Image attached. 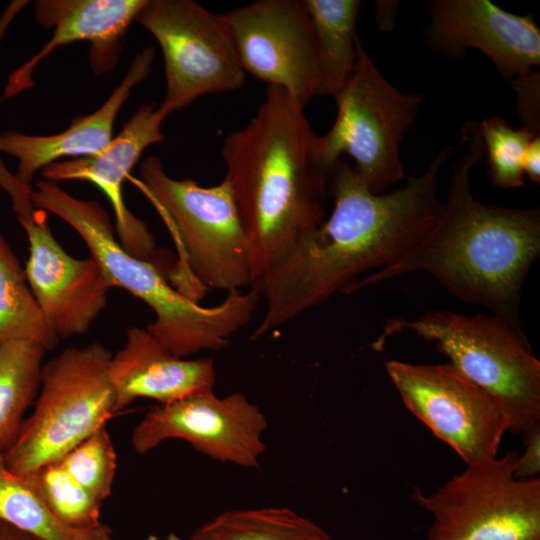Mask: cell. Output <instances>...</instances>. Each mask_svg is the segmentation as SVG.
<instances>
[{
    "label": "cell",
    "instance_id": "1",
    "mask_svg": "<svg viewBox=\"0 0 540 540\" xmlns=\"http://www.w3.org/2000/svg\"><path fill=\"white\" fill-rule=\"evenodd\" d=\"M461 140V139H460ZM442 148L418 176L387 194H373L352 166L339 159L329 174L334 208L302 235L255 285L265 301L251 339L263 337L336 292L347 293L359 276L384 268L410 251L431 229L442 202L436 179L461 145Z\"/></svg>",
    "mask_w": 540,
    "mask_h": 540
},
{
    "label": "cell",
    "instance_id": "2",
    "mask_svg": "<svg viewBox=\"0 0 540 540\" xmlns=\"http://www.w3.org/2000/svg\"><path fill=\"white\" fill-rule=\"evenodd\" d=\"M461 138L467 150L451 168L446 200L431 229L410 251L359 279L347 293L425 271L462 302L487 308L525 335L522 293L540 254V209L477 201L470 176L485 155L479 123L466 121Z\"/></svg>",
    "mask_w": 540,
    "mask_h": 540
},
{
    "label": "cell",
    "instance_id": "3",
    "mask_svg": "<svg viewBox=\"0 0 540 540\" xmlns=\"http://www.w3.org/2000/svg\"><path fill=\"white\" fill-rule=\"evenodd\" d=\"M314 136L304 106L269 85L256 115L224 139V178L248 238L254 286L323 222L329 174L314 159Z\"/></svg>",
    "mask_w": 540,
    "mask_h": 540
},
{
    "label": "cell",
    "instance_id": "4",
    "mask_svg": "<svg viewBox=\"0 0 540 540\" xmlns=\"http://www.w3.org/2000/svg\"><path fill=\"white\" fill-rule=\"evenodd\" d=\"M32 203L79 234L112 288L125 289L153 311L154 320L146 329L178 357L225 348L258 309L261 295L256 287L228 292L212 307L201 306L180 292L156 263L137 258L121 246L109 214L95 200L76 198L58 183L42 179L32 189Z\"/></svg>",
    "mask_w": 540,
    "mask_h": 540
},
{
    "label": "cell",
    "instance_id": "5",
    "mask_svg": "<svg viewBox=\"0 0 540 540\" xmlns=\"http://www.w3.org/2000/svg\"><path fill=\"white\" fill-rule=\"evenodd\" d=\"M138 186L155 206L178 251L171 276L226 293L254 286L250 247L227 179L210 187L169 176L156 156L143 160Z\"/></svg>",
    "mask_w": 540,
    "mask_h": 540
},
{
    "label": "cell",
    "instance_id": "6",
    "mask_svg": "<svg viewBox=\"0 0 540 540\" xmlns=\"http://www.w3.org/2000/svg\"><path fill=\"white\" fill-rule=\"evenodd\" d=\"M412 332L436 344L454 367L488 393L508 419V432L523 434L540 423V362L526 335L492 315L432 310L415 319H388L373 342L382 350L396 334Z\"/></svg>",
    "mask_w": 540,
    "mask_h": 540
},
{
    "label": "cell",
    "instance_id": "7",
    "mask_svg": "<svg viewBox=\"0 0 540 540\" xmlns=\"http://www.w3.org/2000/svg\"><path fill=\"white\" fill-rule=\"evenodd\" d=\"M111 357L105 346L94 342L65 348L43 363L35 408L3 458L9 471L27 477L59 462L117 414Z\"/></svg>",
    "mask_w": 540,
    "mask_h": 540
},
{
    "label": "cell",
    "instance_id": "8",
    "mask_svg": "<svg viewBox=\"0 0 540 540\" xmlns=\"http://www.w3.org/2000/svg\"><path fill=\"white\" fill-rule=\"evenodd\" d=\"M357 62L347 86L335 97L337 116L330 130L315 134L316 163L330 174L342 154L354 160V171L373 194H382L406 178L401 141L414 124L421 95L395 88L378 70L361 39Z\"/></svg>",
    "mask_w": 540,
    "mask_h": 540
},
{
    "label": "cell",
    "instance_id": "9",
    "mask_svg": "<svg viewBox=\"0 0 540 540\" xmlns=\"http://www.w3.org/2000/svg\"><path fill=\"white\" fill-rule=\"evenodd\" d=\"M519 453L467 465L434 492L410 498L432 515L427 540H540V478L520 480Z\"/></svg>",
    "mask_w": 540,
    "mask_h": 540
},
{
    "label": "cell",
    "instance_id": "10",
    "mask_svg": "<svg viewBox=\"0 0 540 540\" xmlns=\"http://www.w3.org/2000/svg\"><path fill=\"white\" fill-rule=\"evenodd\" d=\"M135 21L161 48L166 79L161 106L170 113L202 95L244 85L246 73L220 14L193 0H147Z\"/></svg>",
    "mask_w": 540,
    "mask_h": 540
},
{
    "label": "cell",
    "instance_id": "11",
    "mask_svg": "<svg viewBox=\"0 0 540 540\" xmlns=\"http://www.w3.org/2000/svg\"><path fill=\"white\" fill-rule=\"evenodd\" d=\"M384 365L405 407L466 466L498 457L508 419L492 397L456 367L398 360Z\"/></svg>",
    "mask_w": 540,
    "mask_h": 540
},
{
    "label": "cell",
    "instance_id": "12",
    "mask_svg": "<svg viewBox=\"0 0 540 540\" xmlns=\"http://www.w3.org/2000/svg\"><path fill=\"white\" fill-rule=\"evenodd\" d=\"M245 73L301 105L321 93L311 21L301 0H259L220 14Z\"/></svg>",
    "mask_w": 540,
    "mask_h": 540
},
{
    "label": "cell",
    "instance_id": "13",
    "mask_svg": "<svg viewBox=\"0 0 540 540\" xmlns=\"http://www.w3.org/2000/svg\"><path fill=\"white\" fill-rule=\"evenodd\" d=\"M266 428L265 415L243 393L218 397L209 389L149 411L134 427L131 444L144 454L180 439L212 459L254 468L266 450Z\"/></svg>",
    "mask_w": 540,
    "mask_h": 540
},
{
    "label": "cell",
    "instance_id": "14",
    "mask_svg": "<svg viewBox=\"0 0 540 540\" xmlns=\"http://www.w3.org/2000/svg\"><path fill=\"white\" fill-rule=\"evenodd\" d=\"M21 226L28 239L26 280L48 324L59 339L87 334L112 288L101 267L91 256L68 254L51 232L45 211L36 210Z\"/></svg>",
    "mask_w": 540,
    "mask_h": 540
},
{
    "label": "cell",
    "instance_id": "15",
    "mask_svg": "<svg viewBox=\"0 0 540 540\" xmlns=\"http://www.w3.org/2000/svg\"><path fill=\"white\" fill-rule=\"evenodd\" d=\"M428 6L424 34L435 53L459 60L477 49L509 82L539 67L540 29L531 14H514L489 0H433Z\"/></svg>",
    "mask_w": 540,
    "mask_h": 540
},
{
    "label": "cell",
    "instance_id": "16",
    "mask_svg": "<svg viewBox=\"0 0 540 540\" xmlns=\"http://www.w3.org/2000/svg\"><path fill=\"white\" fill-rule=\"evenodd\" d=\"M171 113L154 103L140 106L121 131L100 152L76 159L62 160L41 170L43 180H65L94 184L107 197L115 215L117 239L131 255L156 263L159 250L147 224L126 206L123 184L150 145L165 139L161 127Z\"/></svg>",
    "mask_w": 540,
    "mask_h": 540
},
{
    "label": "cell",
    "instance_id": "17",
    "mask_svg": "<svg viewBox=\"0 0 540 540\" xmlns=\"http://www.w3.org/2000/svg\"><path fill=\"white\" fill-rule=\"evenodd\" d=\"M147 0H38L34 17L53 33L38 53L8 77L0 101L32 87L33 72L57 48L77 41L89 43V62L96 76L113 70L120 58L123 39Z\"/></svg>",
    "mask_w": 540,
    "mask_h": 540
},
{
    "label": "cell",
    "instance_id": "18",
    "mask_svg": "<svg viewBox=\"0 0 540 540\" xmlns=\"http://www.w3.org/2000/svg\"><path fill=\"white\" fill-rule=\"evenodd\" d=\"M109 376L116 413L138 398L167 404L190 394L213 389L212 359H185L171 353L146 327L126 331L122 348L112 355Z\"/></svg>",
    "mask_w": 540,
    "mask_h": 540
},
{
    "label": "cell",
    "instance_id": "19",
    "mask_svg": "<svg viewBox=\"0 0 540 540\" xmlns=\"http://www.w3.org/2000/svg\"><path fill=\"white\" fill-rule=\"evenodd\" d=\"M155 56L147 47L131 61L127 72L106 101L93 113L75 117L69 127L52 135H29L15 130L0 133V154L17 159L15 175L31 185L35 174L64 158L94 155L112 140L116 117L132 90L150 75Z\"/></svg>",
    "mask_w": 540,
    "mask_h": 540
},
{
    "label": "cell",
    "instance_id": "20",
    "mask_svg": "<svg viewBox=\"0 0 540 540\" xmlns=\"http://www.w3.org/2000/svg\"><path fill=\"white\" fill-rule=\"evenodd\" d=\"M317 47L321 93L336 97L355 71L359 0H303Z\"/></svg>",
    "mask_w": 540,
    "mask_h": 540
},
{
    "label": "cell",
    "instance_id": "21",
    "mask_svg": "<svg viewBox=\"0 0 540 540\" xmlns=\"http://www.w3.org/2000/svg\"><path fill=\"white\" fill-rule=\"evenodd\" d=\"M46 352L23 340L0 346V460L16 441L25 412L38 396Z\"/></svg>",
    "mask_w": 540,
    "mask_h": 540
},
{
    "label": "cell",
    "instance_id": "22",
    "mask_svg": "<svg viewBox=\"0 0 540 540\" xmlns=\"http://www.w3.org/2000/svg\"><path fill=\"white\" fill-rule=\"evenodd\" d=\"M187 540H334L312 520L286 507L226 511Z\"/></svg>",
    "mask_w": 540,
    "mask_h": 540
},
{
    "label": "cell",
    "instance_id": "23",
    "mask_svg": "<svg viewBox=\"0 0 540 540\" xmlns=\"http://www.w3.org/2000/svg\"><path fill=\"white\" fill-rule=\"evenodd\" d=\"M16 340L53 350L59 338L45 319L24 269L0 233V346Z\"/></svg>",
    "mask_w": 540,
    "mask_h": 540
},
{
    "label": "cell",
    "instance_id": "24",
    "mask_svg": "<svg viewBox=\"0 0 540 540\" xmlns=\"http://www.w3.org/2000/svg\"><path fill=\"white\" fill-rule=\"evenodd\" d=\"M26 478L62 524L74 531L110 536L109 528L100 519L103 502L79 485L59 462Z\"/></svg>",
    "mask_w": 540,
    "mask_h": 540
},
{
    "label": "cell",
    "instance_id": "25",
    "mask_svg": "<svg viewBox=\"0 0 540 540\" xmlns=\"http://www.w3.org/2000/svg\"><path fill=\"white\" fill-rule=\"evenodd\" d=\"M0 520L43 540H111L74 531L62 524L49 510L26 477L7 469L0 460Z\"/></svg>",
    "mask_w": 540,
    "mask_h": 540
},
{
    "label": "cell",
    "instance_id": "26",
    "mask_svg": "<svg viewBox=\"0 0 540 540\" xmlns=\"http://www.w3.org/2000/svg\"><path fill=\"white\" fill-rule=\"evenodd\" d=\"M479 128L491 182L501 189L522 187L524 155L529 142L535 137L522 127L514 129L501 116L485 118L479 123Z\"/></svg>",
    "mask_w": 540,
    "mask_h": 540
},
{
    "label": "cell",
    "instance_id": "27",
    "mask_svg": "<svg viewBox=\"0 0 540 540\" xmlns=\"http://www.w3.org/2000/svg\"><path fill=\"white\" fill-rule=\"evenodd\" d=\"M59 464L83 488L102 502L110 496L117 455L106 426L67 452Z\"/></svg>",
    "mask_w": 540,
    "mask_h": 540
},
{
    "label": "cell",
    "instance_id": "28",
    "mask_svg": "<svg viewBox=\"0 0 540 540\" xmlns=\"http://www.w3.org/2000/svg\"><path fill=\"white\" fill-rule=\"evenodd\" d=\"M516 92V111L522 128L540 136V73L533 69L510 81Z\"/></svg>",
    "mask_w": 540,
    "mask_h": 540
},
{
    "label": "cell",
    "instance_id": "29",
    "mask_svg": "<svg viewBox=\"0 0 540 540\" xmlns=\"http://www.w3.org/2000/svg\"><path fill=\"white\" fill-rule=\"evenodd\" d=\"M0 189L10 198L20 224L33 219L36 209L32 203V186L21 182L6 166L0 154Z\"/></svg>",
    "mask_w": 540,
    "mask_h": 540
},
{
    "label": "cell",
    "instance_id": "30",
    "mask_svg": "<svg viewBox=\"0 0 540 540\" xmlns=\"http://www.w3.org/2000/svg\"><path fill=\"white\" fill-rule=\"evenodd\" d=\"M524 450L519 454L514 476L520 480L539 477L540 473V423L523 434Z\"/></svg>",
    "mask_w": 540,
    "mask_h": 540
},
{
    "label": "cell",
    "instance_id": "31",
    "mask_svg": "<svg viewBox=\"0 0 540 540\" xmlns=\"http://www.w3.org/2000/svg\"><path fill=\"white\" fill-rule=\"evenodd\" d=\"M523 170L531 182L540 183V137L529 142L524 155Z\"/></svg>",
    "mask_w": 540,
    "mask_h": 540
},
{
    "label": "cell",
    "instance_id": "32",
    "mask_svg": "<svg viewBox=\"0 0 540 540\" xmlns=\"http://www.w3.org/2000/svg\"><path fill=\"white\" fill-rule=\"evenodd\" d=\"M0 540H43V539L0 520Z\"/></svg>",
    "mask_w": 540,
    "mask_h": 540
},
{
    "label": "cell",
    "instance_id": "33",
    "mask_svg": "<svg viewBox=\"0 0 540 540\" xmlns=\"http://www.w3.org/2000/svg\"><path fill=\"white\" fill-rule=\"evenodd\" d=\"M28 1H12L4 10L0 18V41L2 40L9 24L19 11L28 4Z\"/></svg>",
    "mask_w": 540,
    "mask_h": 540
},
{
    "label": "cell",
    "instance_id": "34",
    "mask_svg": "<svg viewBox=\"0 0 540 540\" xmlns=\"http://www.w3.org/2000/svg\"><path fill=\"white\" fill-rule=\"evenodd\" d=\"M148 540H180V538L176 534L170 533L164 537H151Z\"/></svg>",
    "mask_w": 540,
    "mask_h": 540
}]
</instances>
